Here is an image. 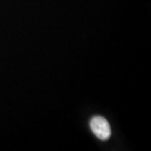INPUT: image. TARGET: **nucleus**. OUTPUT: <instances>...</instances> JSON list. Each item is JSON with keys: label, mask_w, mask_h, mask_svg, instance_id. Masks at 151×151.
I'll return each mask as SVG.
<instances>
[{"label": "nucleus", "mask_w": 151, "mask_h": 151, "mask_svg": "<svg viewBox=\"0 0 151 151\" xmlns=\"http://www.w3.org/2000/svg\"><path fill=\"white\" fill-rule=\"evenodd\" d=\"M90 127L92 133L97 136L100 140H107L111 136L110 125L103 117L95 116L90 122Z\"/></svg>", "instance_id": "obj_1"}]
</instances>
